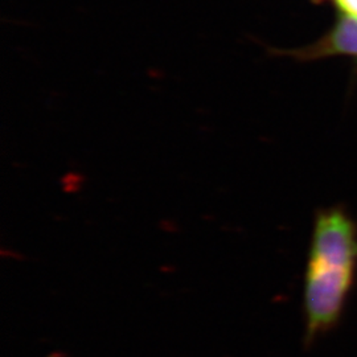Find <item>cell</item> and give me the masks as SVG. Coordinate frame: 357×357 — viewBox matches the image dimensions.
Listing matches in <instances>:
<instances>
[{"label": "cell", "instance_id": "6da1fadb", "mask_svg": "<svg viewBox=\"0 0 357 357\" xmlns=\"http://www.w3.org/2000/svg\"><path fill=\"white\" fill-rule=\"evenodd\" d=\"M357 225L342 208L318 213L307 261L306 339L336 327L355 284Z\"/></svg>", "mask_w": 357, "mask_h": 357}, {"label": "cell", "instance_id": "7a4b0ae2", "mask_svg": "<svg viewBox=\"0 0 357 357\" xmlns=\"http://www.w3.org/2000/svg\"><path fill=\"white\" fill-rule=\"evenodd\" d=\"M328 54L357 56V16L342 13L331 31L306 50L295 52V57L318 59Z\"/></svg>", "mask_w": 357, "mask_h": 357}, {"label": "cell", "instance_id": "3957f363", "mask_svg": "<svg viewBox=\"0 0 357 357\" xmlns=\"http://www.w3.org/2000/svg\"><path fill=\"white\" fill-rule=\"evenodd\" d=\"M342 13L357 16V0H333Z\"/></svg>", "mask_w": 357, "mask_h": 357}]
</instances>
